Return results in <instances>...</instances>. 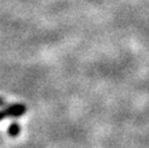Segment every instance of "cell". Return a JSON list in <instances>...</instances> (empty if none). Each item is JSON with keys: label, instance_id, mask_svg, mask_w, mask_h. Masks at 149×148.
I'll return each mask as SVG.
<instances>
[{"label": "cell", "instance_id": "3957f363", "mask_svg": "<svg viewBox=\"0 0 149 148\" xmlns=\"http://www.w3.org/2000/svg\"><path fill=\"white\" fill-rule=\"evenodd\" d=\"M2 104H3V100H2L1 98H0V105H2Z\"/></svg>", "mask_w": 149, "mask_h": 148}, {"label": "cell", "instance_id": "7a4b0ae2", "mask_svg": "<svg viewBox=\"0 0 149 148\" xmlns=\"http://www.w3.org/2000/svg\"><path fill=\"white\" fill-rule=\"evenodd\" d=\"M20 131H21V128L17 122H12V125L8 127V134L10 136H17Z\"/></svg>", "mask_w": 149, "mask_h": 148}, {"label": "cell", "instance_id": "6da1fadb", "mask_svg": "<svg viewBox=\"0 0 149 148\" xmlns=\"http://www.w3.org/2000/svg\"><path fill=\"white\" fill-rule=\"evenodd\" d=\"M27 108L23 104H12L7 105L5 108L0 110V120L6 118H19L26 113Z\"/></svg>", "mask_w": 149, "mask_h": 148}]
</instances>
